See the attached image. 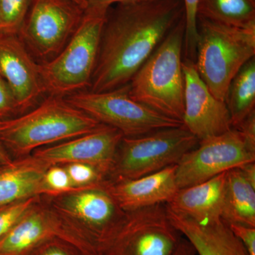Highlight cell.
Instances as JSON below:
<instances>
[{"label": "cell", "instance_id": "d6a6232c", "mask_svg": "<svg viewBox=\"0 0 255 255\" xmlns=\"http://www.w3.org/2000/svg\"><path fill=\"white\" fill-rule=\"evenodd\" d=\"M12 157L9 153L4 146L0 141V167L7 165L13 162Z\"/></svg>", "mask_w": 255, "mask_h": 255}, {"label": "cell", "instance_id": "603a6c76", "mask_svg": "<svg viewBox=\"0 0 255 255\" xmlns=\"http://www.w3.org/2000/svg\"><path fill=\"white\" fill-rule=\"evenodd\" d=\"M32 0H0V33L18 35Z\"/></svg>", "mask_w": 255, "mask_h": 255}, {"label": "cell", "instance_id": "4dcf8cb0", "mask_svg": "<svg viewBox=\"0 0 255 255\" xmlns=\"http://www.w3.org/2000/svg\"><path fill=\"white\" fill-rule=\"evenodd\" d=\"M172 255H196L195 249L187 239H181Z\"/></svg>", "mask_w": 255, "mask_h": 255}, {"label": "cell", "instance_id": "7402d4cb", "mask_svg": "<svg viewBox=\"0 0 255 255\" xmlns=\"http://www.w3.org/2000/svg\"><path fill=\"white\" fill-rule=\"evenodd\" d=\"M198 17L234 27H253L255 0H200Z\"/></svg>", "mask_w": 255, "mask_h": 255}, {"label": "cell", "instance_id": "836d02e7", "mask_svg": "<svg viewBox=\"0 0 255 255\" xmlns=\"http://www.w3.org/2000/svg\"><path fill=\"white\" fill-rule=\"evenodd\" d=\"M43 255H67L63 251L60 250H50V251L47 252Z\"/></svg>", "mask_w": 255, "mask_h": 255}, {"label": "cell", "instance_id": "277c9868", "mask_svg": "<svg viewBox=\"0 0 255 255\" xmlns=\"http://www.w3.org/2000/svg\"><path fill=\"white\" fill-rule=\"evenodd\" d=\"M198 41L194 63L216 98L226 101L233 78L255 55V26L234 27L197 18Z\"/></svg>", "mask_w": 255, "mask_h": 255}, {"label": "cell", "instance_id": "2e32d148", "mask_svg": "<svg viewBox=\"0 0 255 255\" xmlns=\"http://www.w3.org/2000/svg\"><path fill=\"white\" fill-rule=\"evenodd\" d=\"M167 210L171 223L192 245L196 255H248L241 241L222 220L199 223Z\"/></svg>", "mask_w": 255, "mask_h": 255}, {"label": "cell", "instance_id": "6da1fadb", "mask_svg": "<svg viewBox=\"0 0 255 255\" xmlns=\"http://www.w3.org/2000/svg\"><path fill=\"white\" fill-rule=\"evenodd\" d=\"M107 13L89 91L125 86L184 16L183 0L118 4Z\"/></svg>", "mask_w": 255, "mask_h": 255}, {"label": "cell", "instance_id": "9a60e30c", "mask_svg": "<svg viewBox=\"0 0 255 255\" xmlns=\"http://www.w3.org/2000/svg\"><path fill=\"white\" fill-rule=\"evenodd\" d=\"M226 173L223 172L205 182L179 189L165 204L166 207L174 214L199 223L221 220Z\"/></svg>", "mask_w": 255, "mask_h": 255}, {"label": "cell", "instance_id": "1f68e13d", "mask_svg": "<svg viewBox=\"0 0 255 255\" xmlns=\"http://www.w3.org/2000/svg\"><path fill=\"white\" fill-rule=\"evenodd\" d=\"M240 167L248 180L255 185V162H250Z\"/></svg>", "mask_w": 255, "mask_h": 255}, {"label": "cell", "instance_id": "484cf974", "mask_svg": "<svg viewBox=\"0 0 255 255\" xmlns=\"http://www.w3.org/2000/svg\"><path fill=\"white\" fill-rule=\"evenodd\" d=\"M36 199L29 198L0 209V240L27 214L36 203Z\"/></svg>", "mask_w": 255, "mask_h": 255}, {"label": "cell", "instance_id": "8fae6325", "mask_svg": "<svg viewBox=\"0 0 255 255\" xmlns=\"http://www.w3.org/2000/svg\"><path fill=\"white\" fill-rule=\"evenodd\" d=\"M183 125L199 140H206L232 129L226 102L212 95L196 70L194 61L184 58Z\"/></svg>", "mask_w": 255, "mask_h": 255}, {"label": "cell", "instance_id": "5bb4252c", "mask_svg": "<svg viewBox=\"0 0 255 255\" xmlns=\"http://www.w3.org/2000/svg\"><path fill=\"white\" fill-rule=\"evenodd\" d=\"M103 189L124 211L166 204L179 190L176 165L136 179L105 182Z\"/></svg>", "mask_w": 255, "mask_h": 255}, {"label": "cell", "instance_id": "d6986e66", "mask_svg": "<svg viewBox=\"0 0 255 255\" xmlns=\"http://www.w3.org/2000/svg\"><path fill=\"white\" fill-rule=\"evenodd\" d=\"M221 220L228 225L255 227V185L241 167L226 173Z\"/></svg>", "mask_w": 255, "mask_h": 255}, {"label": "cell", "instance_id": "4316f807", "mask_svg": "<svg viewBox=\"0 0 255 255\" xmlns=\"http://www.w3.org/2000/svg\"><path fill=\"white\" fill-rule=\"evenodd\" d=\"M44 183L51 195L85 189L75 187L66 169L58 165L48 167L45 173Z\"/></svg>", "mask_w": 255, "mask_h": 255}, {"label": "cell", "instance_id": "5b68a950", "mask_svg": "<svg viewBox=\"0 0 255 255\" xmlns=\"http://www.w3.org/2000/svg\"><path fill=\"white\" fill-rule=\"evenodd\" d=\"M109 9L88 6L63 49L53 59L39 63L45 94L65 97L90 88Z\"/></svg>", "mask_w": 255, "mask_h": 255}, {"label": "cell", "instance_id": "7c38bea8", "mask_svg": "<svg viewBox=\"0 0 255 255\" xmlns=\"http://www.w3.org/2000/svg\"><path fill=\"white\" fill-rule=\"evenodd\" d=\"M123 137L119 130L102 124L95 131L38 149L33 156L49 166L89 164L104 175H108Z\"/></svg>", "mask_w": 255, "mask_h": 255}, {"label": "cell", "instance_id": "44dd1931", "mask_svg": "<svg viewBox=\"0 0 255 255\" xmlns=\"http://www.w3.org/2000/svg\"><path fill=\"white\" fill-rule=\"evenodd\" d=\"M48 216L29 211L0 240V255H17L34 246L50 232Z\"/></svg>", "mask_w": 255, "mask_h": 255}, {"label": "cell", "instance_id": "cb8c5ba5", "mask_svg": "<svg viewBox=\"0 0 255 255\" xmlns=\"http://www.w3.org/2000/svg\"><path fill=\"white\" fill-rule=\"evenodd\" d=\"M200 0H183L185 21L184 55L194 61L198 41L197 8Z\"/></svg>", "mask_w": 255, "mask_h": 255}, {"label": "cell", "instance_id": "d4e9b609", "mask_svg": "<svg viewBox=\"0 0 255 255\" xmlns=\"http://www.w3.org/2000/svg\"><path fill=\"white\" fill-rule=\"evenodd\" d=\"M73 185L79 189L102 188V179L105 176L97 169L89 164L70 163L65 167Z\"/></svg>", "mask_w": 255, "mask_h": 255}, {"label": "cell", "instance_id": "ffe728a7", "mask_svg": "<svg viewBox=\"0 0 255 255\" xmlns=\"http://www.w3.org/2000/svg\"><path fill=\"white\" fill-rule=\"evenodd\" d=\"M225 102L232 128H238L255 112V58L249 60L233 78Z\"/></svg>", "mask_w": 255, "mask_h": 255}, {"label": "cell", "instance_id": "8992f818", "mask_svg": "<svg viewBox=\"0 0 255 255\" xmlns=\"http://www.w3.org/2000/svg\"><path fill=\"white\" fill-rule=\"evenodd\" d=\"M199 142L184 125L124 137L108 174L110 182L136 179L176 165Z\"/></svg>", "mask_w": 255, "mask_h": 255}, {"label": "cell", "instance_id": "7a4b0ae2", "mask_svg": "<svg viewBox=\"0 0 255 255\" xmlns=\"http://www.w3.org/2000/svg\"><path fill=\"white\" fill-rule=\"evenodd\" d=\"M102 125L64 97L49 96L29 112L0 119V141L10 155L23 157L45 146L95 131Z\"/></svg>", "mask_w": 255, "mask_h": 255}, {"label": "cell", "instance_id": "30bf717a", "mask_svg": "<svg viewBox=\"0 0 255 255\" xmlns=\"http://www.w3.org/2000/svg\"><path fill=\"white\" fill-rule=\"evenodd\" d=\"M255 162V140L240 129L199 141L176 164L179 189L205 182L231 169Z\"/></svg>", "mask_w": 255, "mask_h": 255}, {"label": "cell", "instance_id": "f546056e", "mask_svg": "<svg viewBox=\"0 0 255 255\" xmlns=\"http://www.w3.org/2000/svg\"><path fill=\"white\" fill-rule=\"evenodd\" d=\"M88 6H102L110 8L113 4H135V3L147 2L156 0H86Z\"/></svg>", "mask_w": 255, "mask_h": 255}, {"label": "cell", "instance_id": "e575fe53", "mask_svg": "<svg viewBox=\"0 0 255 255\" xmlns=\"http://www.w3.org/2000/svg\"><path fill=\"white\" fill-rule=\"evenodd\" d=\"M73 1L81 6L84 9H86L88 7V4H87L86 0H73Z\"/></svg>", "mask_w": 255, "mask_h": 255}, {"label": "cell", "instance_id": "ac0fdd59", "mask_svg": "<svg viewBox=\"0 0 255 255\" xmlns=\"http://www.w3.org/2000/svg\"><path fill=\"white\" fill-rule=\"evenodd\" d=\"M74 193L67 201L68 211L100 232L104 243L122 219L124 211L103 187L89 188Z\"/></svg>", "mask_w": 255, "mask_h": 255}, {"label": "cell", "instance_id": "ba28073f", "mask_svg": "<svg viewBox=\"0 0 255 255\" xmlns=\"http://www.w3.org/2000/svg\"><path fill=\"white\" fill-rule=\"evenodd\" d=\"M182 238L158 204L124 211L104 243L111 255H172Z\"/></svg>", "mask_w": 255, "mask_h": 255}, {"label": "cell", "instance_id": "f1b7e54d", "mask_svg": "<svg viewBox=\"0 0 255 255\" xmlns=\"http://www.w3.org/2000/svg\"><path fill=\"white\" fill-rule=\"evenodd\" d=\"M233 234L241 241L248 255H255V227L243 225H228Z\"/></svg>", "mask_w": 255, "mask_h": 255}, {"label": "cell", "instance_id": "4fadbf2b", "mask_svg": "<svg viewBox=\"0 0 255 255\" xmlns=\"http://www.w3.org/2000/svg\"><path fill=\"white\" fill-rule=\"evenodd\" d=\"M0 78L14 96L19 114L36 105L45 94L39 63L18 35L0 33Z\"/></svg>", "mask_w": 255, "mask_h": 255}, {"label": "cell", "instance_id": "52a82bcc", "mask_svg": "<svg viewBox=\"0 0 255 255\" xmlns=\"http://www.w3.org/2000/svg\"><path fill=\"white\" fill-rule=\"evenodd\" d=\"M64 98L99 123L119 130L124 137L139 136L183 125L132 100L129 95L128 84L111 91L83 90Z\"/></svg>", "mask_w": 255, "mask_h": 255}, {"label": "cell", "instance_id": "83f0119b", "mask_svg": "<svg viewBox=\"0 0 255 255\" xmlns=\"http://www.w3.org/2000/svg\"><path fill=\"white\" fill-rule=\"evenodd\" d=\"M19 114L17 105L9 87L0 78V119H9Z\"/></svg>", "mask_w": 255, "mask_h": 255}, {"label": "cell", "instance_id": "e0dca14e", "mask_svg": "<svg viewBox=\"0 0 255 255\" xmlns=\"http://www.w3.org/2000/svg\"><path fill=\"white\" fill-rule=\"evenodd\" d=\"M49 167L32 155L0 167V209L40 194H50L44 183Z\"/></svg>", "mask_w": 255, "mask_h": 255}, {"label": "cell", "instance_id": "9c48e42d", "mask_svg": "<svg viewBox=\"0 0 255 255\" xmlns=\"http://www.w3.org/2000/svg\"><path fill=\"white\" fill-rule=\"evenodd\" d=\"M85 10L73 0H32L18 36L32 56L49 61L71 38Z\"/></svg>", "mask_w": 255, "mask_h": 255}, {"label": "cell", "instance_id": "3957f363", "mask_svg": "<svg viewBox=\"0 0 255 255\" xmlns=\"http://www.w3.org/2000/svg\"><path fill=\"white\" fill-rule=\"evenodd\" d=\"M184 39V16L128 83L129 95L132 100L182 124Z\"/></svg>", "mask_w": 255, "mask_h": 255}]
</instances>
